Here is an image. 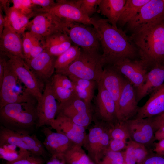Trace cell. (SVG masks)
Segmentation results:
<instances>
[{"label":"cell","instance_id":"6da1fadb","mask_svg":"<svg viewBox=\"0 0 164 164\" xmlns=\"http://www.w3.org/2000/svg\"><path fill=\"white\" fill-rule=\"evenodd\" d=\"M92 25L97 33L102 50L100 58L103 67L113 65L126 59L135 60L139 55L130 38L121 29L114 28L107 19L92 18Z\"/></svg>","mask_w":164,"mask_h":164},{"label":"cell","instance_id":"7a4b0ae2","mask_svg":"<svg viewBox=\"0 0 164 164\" xmlns=\"http://www.w3.org/2000/svg\"><path fill=\"white\" fill-rule=\"evenodd\" d=\"M129 38L137 48L140 59L150 69L164 65V22L144 27Z\"/></svg>","mask_w":164,"mask_h":164},{"label":"cell","instance_id":"3957f363","mask_svg":"<svg viewBox=\"0 0 164 164\" xmlns=\"http://www.w3.org/2000/svg\"><path fill=\"white\" fill-rule=\"evenodd\" d=\"M36 105L29 102L15 103L0 108L2 126L18 132L30 134L36 126Z\"/></svg>","mask_w":164,"mask_h":164},{"label":"cell","instance_id":"277c9868","mask_svg":"<svg viewBox=\"0 0 164 164\" xmlns=\"http://www.w3.org/2000/svg\"><path fill=\"white\" fill-rule=\"evenodd\" d=\"M3 56L4 73L0 87V108L7 104L15 103L29 102L37 104L36 98L18 78Z\"/></svg>","mask_w":164,"mask_h":164},{"label":"cell","instance_id":"5b68a950","mask_svg":"<svg viewBox=\"0 0 164 164\" xmlns=\"http://www.w3.org/2000/svg\"><path fill=\"white\" fill-rule=\"evenodd\" d=\"M103 67L99 53L81 49L80 55L66 69L56 73L92 80L97 83L103 73Z\"/></svg>","mask_w":164,"mask_h":164},{"label":"cell","instance_id":"8992f818","mask_svg":"<svg viewBox=\"0 0 164 164\" xmlns=\"http://www.w3.org/2000/svg\"><path fill=\"white\" fill-rule=\"evenodd\" d=\"M7 63L37 101L41 97L45 85L31 69L24 59L7 53H2Z\"/></svg>","mask_w":164,"mask_h":164},{"label":"cell","instance_id":"52a82bcc","mask_svg":"<svg viewBox=\"0 0 164 164\" xmlns=\"http://www.w3.org/2000/svg\"><path fill=\"white\" fill-rule=\"evenodd\" d=\"M163 22L164 3L162 0H150L126 24L127 29L133 33L146 26Z\"/></svg>","mask_w":164,"mask_h":164},{"label":"cell","instance_id":"ba28073f","mask_svg":"<svg viewBox=\"0 0 164 164\" xmlns=\"http://www.w3.org/2000/svg\"><path fill=\"white\" fill-rule=\"evenodd\" d=\"M66 32L71 42L83 50L98 53L100 44L97 33L94 27L69 21Z\"/></svg>","mask_w":164,"mask_h":164},{"label":"cell","instance_id":"9c48e42d","mask_svg":"<svg viewBox=\"0 0 164 164\" xmlns=\"http://www.w3.org/2000/svg\"><path fill=\"white\" fill-rule=\"evenodd\" d=\"M68 20L49 12L37 14L29 21L27 29L32 33L45 37L54 33L66 32Z\"/></svg>","mask_w":164,"mask_h":164},{"label":"cell","instance_id":"30bf717a","mask_svg":"<svg viewBox=\"0 0 164 164\" xmlns=\"http://www.w3.org/2000/svg\"><path fill=\"white\" fill-rule=\"evenodd\" d=\"M5 143L16 145L36 156L44 157L46 154L43 143L35 135L18 132L1 125L0 144Z\"/></svg>","mask_w":164,"mask_h":164},{"label":"cell","instance_id":"8fae6325","mask_svg":"<svg viewBox=\"0 0 164 164\" xmlns=\"http://www.w3.org/2000/svg\"><path fill=\"white\" fill-rule=\"evenodd\" d=\"M110 138L108 131L100 126L91 129L83 145L95 164H98L107 151Z\"/></svg>","mask_w":164,"mask_h":164},{"label":"cell","instance_id":"7c38bea8","mask_svg":"<svg viewBox=\"0 0 164 164\" xmlns=\"http://www.w3.org/2000/svg\"><path fill=\"white\" fill-rule=\"evenodd\" d=\"M54 94L50 80L46 82L41 97L37 101L36 128L50 125L57 114L58 104Z\"/></svg>","mask_w":164,"mask_h":164},{"label":"cell","instance_id":"4fadbf2b","mask_svg":"<svg viewBox=\"0 0 164 164\" xmlns=\"http://www.w3.org/2000/svg\"><path fill=\"white\" fill-rule=\"evenodd\" d=\"M90 108L75 94L67 102L58 104L57 114L65 116L75 123L85 128L91 121Z\"/></svg>","mask_w":164,"mask_h":164},{"label":"cell","instance_id":"5bb4252c","mask_svg":"<svg viewBox=\"0 0 164 164\" xmlns=\"http://www.w3.org/2000/svg\"><path fill=\"white\" fill-rule=\"evenodd\" d=\"M112 66L132 83L135 90L143 84L150 69L141 59L138 60L126 59Z\"/></svg>","mask_w":164,"mask_h":164},{"label":"cell","instance_id":"9a60e30c","mask_svg":"<svg viewBox=\"0 0 164 164\" xmlns=\"http://www.w3.org/2000/svg\"><path fill=\"white\" fill-rule=\"evenodd\" d=\"M135 88L125 78L118 102L117 113L118 121H125L135 118L139 108Z\"/></svg>","mask_w":164,"mask_h":164},{"label":"cell","instance_id":"2e32d148","mask_svg":"<svg viewBox=\"0 0 164 164\" xmlns=\"http://www.w3.org/2000/svg\"><path fill=\"white\" fill-rule=\"evenodd\" d=\"M47 12L66 20L91 25L92 18L87 16L76 3L75 0H57Z\"/></svg>","mask_w":164,"mask_h":164},{"label":"cell","instance_id":"e0dca14e","mask_svg":"<svg viewBox=\"0 0 164 164\" xmlns=\"http://www.w3.org/2000/svg\"><path fill=\"white\" fill-rule=\"evenodd\" d=\"M131 139L145 145L152 143L155 139V129L152 118L132 119L125 121Z\"/></svg>","mask_w":164,"mask_h":164},{"label":"cell","instance_id":"ac0fdd59","mask_svg":"<svg viewBox=\"0 0 164 164\" xmlns=\"http://www.w3.org/2000/svg\"><path fill=\"white\" fill-rule=\"evenodd\" d=\"M50 126L56 131L67 136L73 143L83 145L86 136L85 128L68 118L58 114Z\"/></svg>","mask_w":164,"mask_h":164},{"label":"cell","instance_id":"d6986e66","mask_svg":"<svg viewBox=\"0 0 164 164\" xmlns=\"http://www.w3.org/2000/svg\"><path fill=\"white\" fill-rule=\"evenodd\" d=\"M57 57L50 54L45 49L39 55L26 62L37 77L44 82L52 77Z\"/></svg>","mask_w":164,"mask_h":164},{"label":"cell","instance_id":"ffe728a7","mask_svg":"<svg viewBox=\"0 0 164 164\" xmlns=\"http://www.w3.org/2000/svg\"><path fill=\"white\" fill-rule=\"evenodd\" d=\"M125 79V77H124L113 66H108L104 69L101 79L99 82L113 97L116 104V116L118 102Z\"/></svg>","mask_w":164,"mask_h":164},{"label":"cell","instance_id":"44dd1931","mask_svg":"<svg viewBox=\"0 0 164 164\" xmlns=\"http://www.w3.org/2000/svg\"><path fill=\"white\" fill-rule=\"evenodd\" d=\"M164 113V83L152 92L148 100L139 107L135 118H153Z\"/></svg>","mask_w":164,"mask_h":164},{"label":"cell","instance_id":"7402d4cb","mask_svg":"<svg viewBox=\"0 0 164 164\" xmlns=\"http://www.w3.org/2000/svg\"><path fill=\"white\" fill-rule=\"evenodd\" d=\"M21 35L5 23L0 36V52L9 53L24 59Z\"/></svg>","mask_w":164,"mask_h":164},{"label":"cell","instance_id":"603a6c76","mask_svg":"<svg viewBox=\"0 0 164 164\" xmlns=\"http://www.w3.org/2000/svg\"><path fill=\"white\" fill-rule=\"evenodd\" d=\"M98 93L96 97L98 114L103 120L108 122L117 119L115 102L110 93L99 82L97 83Z\"/></svg>","mask_w":164,"mask_h":164},{"label":"cell","instance_id":"cb8c5ba5","mask_svg":"<svg viewBox=\"0 0 164 164\" xmlns=\"http://www.w3.org/2000/svg\"><path fill=\"white\" fill-rule=\"evenodd\" d=\"M42 131L45 135L43 144L46 149L52 155L63 154L73 144L67 136L49 127H44Z\"/></svg>","mask_w":164,"mask_h":164},{"label":"cell","instance_id":"d4e9b609","mask_svg":"<svg viewBox=\"0 0 164 164\" xmlns=\"http://www.w3.org/2000/svg\"><path fill=\"white\" fill-rule=\"evenodd\" d=\"M164 82V65L152 67L148 72L144 83L135 90L138 102L161 86Z\"/></svg>","mask_w":164,"mask_h":164},{"label":"cell","instance_id":"484cf974","mask_svg":"<svg viewBox=\"0 0 164 164\" xmlns=\"http://www.w3.org/2000/svg\"><path fill=\"white\" fill-rule=\"evenodd\" d=\"M0 7L5 12V23L17 32L23 35L27 29L30 17L25 15L13 6L7 7L6 1H0Z\"/></svg>","mask_w":164,"mask_h":164},{"label":"cell","instance_id":"4316f807","mask_svg":"<svg viewBox=\"0 0 164 164\" xmlns=\"http://www.w3.org/2000/svg\"><path fill=\"white\" fill-rule=\"evenodd\" d=\"M45 49L51 55L57 57L72 45L67 34L60 32L44 37Z\"/></svg>","mask_w":164,"mask_h":164},{"label":"cell","instance_id":"83f0119b","mask_svg":"<svg viewBox=\"0 0 164 164\" xmlns=\"http://www.w3.org/2000/svg\"><path fill=\"white\" fill-rule=\"evenodd\" d=\"M126 0H101L98 5L101 13L105 16L114 28L117 23Z\"/></svg>","mask_w":164,"mask_h":164},{"label":"cell","instance_id":"f1b7e54d","mask_svg":"<svg viewBox=\"0 0 164 164\" xmlns=\"http://www.w3.org/2000/svg\"><path fill=\"white\" fill-rule=\"evenodd\" d=\"M150 0H126L117 24L122 26L127 24L138 13L141 8Z\"/></svg>","mask_w":164,"mask_h":164},{"label":"cell","instance_id":"f546056e","mask_svg":"<svg viewBox=\"0 0 164 164\" xmlns=\"http://www.w3.org/2000/svg\"><path fill=\"white\" fill-rule=\"evenodd\" d=\"M32 154L27 150L16 145L8 143L0 144V158L7 162H13Z\"/></svg>","mask_w":164,"mask_h":164},{"label":"cell","instance_id":"4dcf8cb0","mask_svg":"<svg viewBox=\"0 0 164 164\" xmlns=\"http://www.w3.org/2000/svg\"><path fill=\"white\" fill-rule=\"evenodd\" d=\"M82 146L73 143L64 153L66 164H90L92 161Z\"/></svg>","mask_w":164,"mask_h":164},{"label":"cell","instance_id":"1f68e13d","mask_svg":"<svg viewBox=\"0 0 164 164\" xmlns=\"http://www.w3.org/2000/svg\"><path fill=\"white\" fill-rule=\"evenodd\" d=\"M81 51V48L75 44L58 56L55 63L56 72L67 67L78 57Z\"/></svg>","mask_w":164,"mask_h":164},{"label":"cell","instance_id":"d6a6232c","mask_svg":"<svg viewBox=\"0 0 164 164\" xmlns=\"http://www.w3.org/2000/svg\"><path fill=\"white\" fill-rule=\"evenodd\" d=\"M13 7L30 18L39 13V8L33 5L31 0H12Z\"/></svg>","mask_w":164,"mask_h":164},{"label":"cell","instance_id":"836d02e7","mask_svg":"<svg viewBox=\"0 0 164 164\" xmlns=\"http://www.w3.org/2000/svg\"><path fill=\"white\" fill-rule=\"evenodd\" d=\"M50 80L53 92L58 104L65 103L75 94L73 91L64 88L51 79Z\"/></svg>","mask_w":164,"mask_h":164},{"label":"cell","instance_id":"e575fe53","mask_svg":"<svg viewBox=\"0 0 164 164\" xmlns=\"http://www.w3.org/2000/svg\"><path fill=\"white\" fill-rule=\"evenodd\" d=\"M110 139L126 140L130 138L125 121H119L115 126L109 131Z\"/></svg>","mask_w":164,"mask_h":164},{"label":"cell","instance_id":"d590c367","mask_svg":"<svg viewBox=\"0 0 164 164\" xmlns=\"http://www.w3.org/2000/svg\"><path fill=\"white\" fill-rule=\"evenodd\" d=\"M123 152L108 150L98 164H123Z\"/></svg>","mask_w":164,"mask_h":164},{"label":"cell","instance_id":"8d00e7d4","mask_svg":"<svg viewBox=\"0 0 164 164\" xmlns=\"http://www.w3.org/2000/svg\"><path fill=\"white\" fill-rule=\"evenodd\" d=\"M77 5L88 17L96 12V6L98 5L101 0H75Z\"/></svg>","mask_w":164,"mask_h":164},{"label":"cell","instance_id":"74e56055","mask_svg":"<svg viewBox=\"0 0 164 164\" xmlns=\"http://www.w3.org/2000/svg\"><path fill=\"white\" fill-rule=\"evenodd\" d=\"M34 35L32 46L29 59L26 62L37 56L45 49L44 37L34 34Z\"/></svg>","mask_w":164,"mask_h":164},{"label":"cell","instance_id":"f35d334b","mask_svg":"<svg viewBox=\"0 0 164 164\" xmlns=\"http://www.w3.org/2000/svg\"><path fill=\"white\" fill-rule=\"evenodd\" d=\"M22 35V46L24 60L27 62L29 59L32 49L34 35L28 31L25 32Z\"/></svg>","mask_w":164,"mask_h":164},{"label":"cell","instance_id":"ab89813d","mask_svg":"<svg viewBox=\"0 0 164 164\" xmlns=\"http://www.w3.org/2000/svg\"><path fill=\"white\" fill-rule=\"evenodd\" d=\"M74 91L78 97L91 107V102L93 98L94 92L75 84Z\"/></svg>","mask_w":164,"mask_h":164},{"label":"cell","instance_id":"60d3db41","mask_svg":"<svg viewBox=\"0 0 164 164\" xmlns=\"http://www.w3.org/2000/svg\"><path fill=\"white\" fill-rule=\"evenodd\" d=\"M135 142L130 139L127 142L123 154L125 164H136L135 152Z\"/></svg>","mask_w":164,"mask_h":164},{"label":"cell","instance_id":"b9f144b4","mask_svg":"<svg viewBox=\"0 0 164 164\" xmlns=\"http://www.w3.org/2000/svg\"><path fill=\"white\" fill-rule=\"evenodd\" d=\"M51 79L64 88L74 91V84L67 76L56 73L53 76Z\"/></svg>","mask_w":164,"mask_h":164},{"label":"cell","instance_id":"7bdbcfd3","mask_svg":"<svg viewBox=\"0 0 164 164\" xmlns=\"http://www.w3.org/2000/svg\"><path fill=\"white\" fill-rule=\"evenodd\" d=\"M74 84H77L94 92L97 83L94 80L81 78L72 76H67Z\"/></svg>","mask_w":164,"mask_h":164},{"label":"cell","instance_id":"ee69618b","mask_svg":"<svg viewBox=\"0 0 164 164\" xmlns=\"http://www.w3.org/2000/svg\"><path fill=\"white\" fill-rule=\"evenodd\" d=\"M5 164H44V160L41 157L32 154L13 162H7Z\"/></svg>","mask_w":164,"mask_h":164},{"label":"cell","instance_id":"f6af8a7d","mask_svg":"<svg viewBox=\"0 0 164 164\" xmlns=\"http://www.w3.org/2000/svg\"><path fill=\"white\" fill-rule=\"evenodd\" d=\"M135 147L136 164H140L146 159L149 153L143 144L135 142Z\"/></svg>","mask_w":164,"mask_h":164},{"label":"cell","instance_id":"bcb514c9","mask_svg":"<svg viewBox=\"0 0 164 164\" xmlns=\"http://www.w3.org/2000/svg\"><path fill=\"white\" fill-rule=\"evenodd\" d=\"M127 144L126 140L110 139L108 150L114 152H121V150L125 149Z\"/></svg>","mask_w":164,"mask_h":164},{"label":"cell","instance_id":"7dc6e473","mask_svg":"<svg viewBox=\"0 0 164 164\" xmlns=\"http://www.w3.org/2000/svg\"><path fill=\"white\" fill-rule=\"evenodd\" d=\"M140 164H164V156L156 153L149 154Z\"/></svg>","mask_w":164,"mask_h":164},{"label":"cell","instance_id":"c3c4849f","mask_svg":"<svg viewBox=\"0 0 164 164\" xmlns=\"http://www.w3.org/2000/svg\"><path fill=\"white\" fill-rule=\"evenodd\" d=\"M33 5L39 6L43 12H47L56 3L52 0H31Z\"/></svg>","mask_w":164,"mask_h":164},{"label":"cell","instance_id":"681fc988","mask_svg":"<svg viewBox=\"0 0 164 164\" xmlns=\"http://www.w3.org/2000/svg\"><path fill=\"white\" fill-rule=\"evenodd\" d=\"M46 164H66L64 154L52 155L51 157Z\"/></svg>","mask_w":164,"mask_h":164},{"label":"cell","instance_id":"f907efd6","mask_svg":"<svg viewBox=\"0 0 164 164\" xmlns=\"http://www.w3.org/2000/svg\"><path fill=\"white\" fill-rule=\"evenodd\" d=\"M152 122L155 131L164 125V113L152 118Z\"/></svg>","mask_w":164,"mask_h":164},{"label":"cell","instance_id":"816d5d0a","mask_svg":"<svg viewBox=\"0 0 164 164\" xmlns=\"http://www.w3.org/2000/svg\"><path fill=\"white\" fill-rule=\"evenodd\" d=\"M153 151L156 153L164 156V139L155 143Z\"/></svg>","mask_w":164,"mask_h":164},{"label":"cell","instance_id":"f5cc1de1","mask_svg":"<svg viewBox=\"0 0 164 164\" xmlns=\"http://www.w3.org/2000/svg\"><path fill=\"white\" fill-rule=\"evenodd\" d=\"M4 67L3 56L0 54V87L1 86L4 77Z\"/></svg>","mask_w":164,"mask_h":164},{"label":"cell","instance_id":"db71d44e","mask_svg":"<svg viewBox=\"0 0 164 164\" xmlns=\"http://www.w3.org/2000/svg\"><path fill=\"white\" fill-rule=\"evenodd\" d=\"M5 18L2 14V9H0V36L1 35L4 27Z\"/></svg>","mask_w":164,"mask_h":164},{"label":"cell","instance_id":"11a10c76","mask_svg":"<svg viewBox=\"0 0 164 164\" xmlns=\"http://www.w3.org/2000/svg\"><path fill=\"white\" fill-rule=\"evenodd\" d=\"M155 139L159 141L164 139V134L157 136L155 138Z\"/></svg>","mask_w":164,"mask_h":164},{"label":"cell","instance_id":"9f6ffc18","mask_svg":"<svg viewBox=\"0 0 164 164\" xmlns=\"http://www.w3.org/2000/svg\"><path fill=\"white\" fill-rule=\"evenodd\" d=\"M90 164H95L94 162H93L92 161H91V162Z\"/></svg>","mask_w":164,"mask_h":164},{"label":"cell","instance_id":"6f0895ef","mask_svg":"<svg viewBox=\"0 0 164 164\" xmlns=\"http://www.w3.org/2000/svg\"><path fill=\"white\" fill-rule=\"evenodd\" d=\"M163 2L164 3V0H162Z\"/></svg>","mask_w":164,"mask_h":164},{"label":"cell","instance_id":"680465c9","mask_svg":"<svg viewBox=\"0 0 164 164\" xmlns=\"http://www.w3.org/2000/svg\"><path fill=\"white\" fill-rule=\"evenodd\" d=\"M125 164L124 163V164Z\"/></svg>","mask_w":164,"mask_h":164}]
</instances>
